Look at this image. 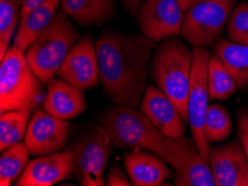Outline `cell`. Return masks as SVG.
<instances>
[{
    "label": "cell",
    "instance_id": "obj_1",
    "mask_svg": "<svg viewBox=\"0 0 248 186\" xmlns=\"http://www.w3.org/2000/svg\"><path fill=\"white\" fill-rule=\"evenodd\" d=\"M155 41L141 34L104 30L96 39L99 78L105 97L116 105L138 107L147 89Z\"/></svg>",
    "mask_w": 248,
    "mask_h": 186
},
{
    "label": "cell",
    "instance_id": "obj_2",
    "mask_svg": "<svg viewBox=\"0 0 248 186\" xmlns=\"http://www.w3.org/2000/svg\"><path fill=\"white\" fill-rule=\"evenodd\" d=\"M193 51L177 36L160 41L150 60V77L170 97L185 121H188V94Z\"/></svg>",
    "mask_w": 248,
    "mask_h": 186
},
{
    "label": "cell",
    "instance_id": "obj_3",
    "mask_svg": "<svg viewBox=\"0 0 248 186\" xmlns=\"http://www.w3.org/2000/svg\"><path fill=\"white\" fill-rule=\"evenodd\" d=\"M100 124L118 150H147L161 157L169 140L141 111L130 106H110L101 115Z\"/></svg>",
    "mask_w": 248,
    "mask_h": 186
},
{
    "label": "cell",
    "instance_id": "obj_4",
    "mask_svg": "<svg viewBox=\"0 0 248 186\" xmlns=\"http://www.w3.org/2000/svg\"><path fill=\"white\" fill-rule=\"evenodd\" d=\"M80 33L65 11L56 13L49 27L26 51L28 63L41 84H49L62 67Z\"/></svg>",
    "mask_w": 248,
    "mask_h": 186
},
{
    "label": "cell",
    "instance_id": "obj_5",
    "mask_svg": "<svg viewBox=\"0 0 248 186\" xmlns=\"http://www.w3.org/2000/svg\"><path fill=\"white\" fill-rule=\"evenodd\" d=\"M41 85L26 52L11 46L0 65V112L31 113L38 102Z\"/></svg>",
    "mask_w": 248,
    "mask_h": 186
},
{
    "label": "cell",
    "instance_id": "obj_6",
    "mask_svg": "<svg viewBox=\"0 0 248 186\" xmlns=\"http://www.w3.org/2000/svg\"><path fill=\"white\" fill-rule=\"evenodd\" d=\"M70 147L74 151L75 180L82 186H104V173L112 152V143L103 125L85 128Z\"/></svg>",
    "mask_w": 248,
    "mask_h": 186
},
{
    "label": "cell",
    "instance_id": "obj_7",
    "mask_svg": "<svg viewBox=\"0 0 248 186\" xmlns=\"http://www.w3.org/2000/svg\"><path fill=\"white\" fill-rule=\"evenodd\" d=\"M237 0H204L184 15L180 35L193 47H206L218 39Z\"/></svg>",
    "mask_w": 248,
    "mask_h": 186
},
{
    "label": "cell",
    "instance_id": "obj_8",
    "mask_svg": "<svg viewBox=\"0 0 248 186\" xmlns=\"http://www.w3.org/2000/svg\"><path fill=\"white\" fill-rule=\"evenodd\" d=\"M210 52L206 47H194L188 94V121L199 154L209 164L210 144L205 137V118L208 109L207 71Z\"/></svg>",
    "mask_w": 248,
    "mask_h": 186
},
{
    "label": "cell",
    "instance_id": "obj_9",
    "mask_svg": "<svg viewBox=\"0 0 248 186\" xmlns=\"http://www.w3.org/2000/svg\"><path fill=\"white\" fill-rule=\"evenodd\" d=\"M184 10L178 0H145L137 15L141 35L155 43L182 33Z\"/></svg>",
    "mask_w": 248,
    "mask_h": 186
},
{
    "label": "cell",
    "instance_id": "obj_10",
    "mask_svg": "<svg viewBox=\"0 0 248 186\" xmlns=\"http://www.w3.org/2000/svg\"><path fill=\"white\" fill-rule=\"evenodd\" d=\"M69 135L70 124L66 119L37 109L29 120L24 142L30 155L38 157L65 150Z\"/></svg>",
    "mask_w": 248,
    "mask_h": 186
},
{
    "label": "cell",
    "instance_id": "obj_11",
    "mask_svg": "<svg viewBox=\"0 0 248 186\" xmlns=\"http://www.w3.org/2000/svg\"><path fill=\"white\" fill-rule=\"evenodd\" d=\"M57 76L81 90L99 84V66L97 51L92 35L82 36L63 60Z\"/></svg>",
    "mask_w": 248,
    "mask_h": 186
},
{
    "label": "cell",
    "instance_id": "obj_12",
    "mask_svg": "<svg viewBox=\"0 0 248 186\" xmlns=\"http://www.w3.org/2000/svg\"><path fill=\"white\" fill-rule=\"evenodd\" d=\"M209 166L216 186H248V158L239 139L210 147Z\"/></svg>",
    "mask_w": 248,
    "mask_h": 186
},
{
    "label": "cell",
    "instance_id": "obj_13",
    "mask_svg": "<svg viewBox=\"0 0 248 186\" xmlns=\"http://www.w3.org/2000/svg\"><path fill=\"white\" fill-rule=\"evenodd\" d=\"M74 151L71 147L57 153L38 156L28 163L16 181L17 186H52L73 177Z\"/></svg>",
    "mask_w": 248,
    "mask_h": 186
},
{
    "label": "cell",
    "instance_id": "obj_14",
    "mask_svg": "<svg viewBox=\"0 0 248 186\" xmlns=\"http://www.w3.org/2000/svg\"><path fill=\"white\" fill-rule=\"evenodd\" d=\"M140 111L164 135L172 138L185 137V120L182 114L170 97L157 86H147L140 104Z\"/></svg>",
    "mask_w": 248,
    "mask_h": 186
},
{
    "label": "cell",
    "instance_id": "obj_15",
    "mask_svg": "<svg viewBox=\"0 0 248 186\" xmlns=\"http://www.w3.org/2000/svg\"><path fill=\"white\" fill-rule=\"evenodd\" d=\"M124 166L134 186H159L172 177L167 163L150 151L127 152L124 155Z\"/></svg>",
    "mask_w": 248,
    "mask_h": 186
},
{
    "label": "cell",
    "instance_id": "obj_16",
    "mask_svg": "<svg viewBox=\"0 0 248 186\" xmlns=\"http://www.w3.org/2000/svg\"><path fill=\"white\" fill-rule=\"evenodd\" d=\"M43 107L50 115L62 119H71L81 115L88 108L82 90L62 78L51 79Z\"/></svg>",
    "mask_w": 248,
    "mask_h": 186
},
{
    "label": "cell",
    "instance_id": "obj_17",
    "mask_svg": "<svg viewBox=\"0 0 248 186\" xmlns=\"http://www.w3.org/2000/svg\"><path fill=\"white\" fill-rule=\"evenodd\" d=\"M60 3L62 0H48L21 17L13 46L24 52L27 51L41 34L49 27Z\"/></svg>",
    "mask_w": 248,
    "mask_h": 186
},
{
    "label": "cell",
    "instance_id": "obj_18",
    "mask_svg": "<svg viewBox=\"0 0 248 186\" xmlns=\"http://www.w3.org/2000/svg\"><path fill=\"white\" fill-rule=\"evenodd\" d=\"M62 11L84 27L101 26L117 14L114 0H62Z\"/></svg>",
    "mask_w": 248,
    "mask_h": 186
},
{
    "label": "cell",
    "instance_id": "obj_19",
    "mask_svg": "<svg viewBox=\"0 0 248 186\" xmlns=\"http://www.w3.org/2000/svg\"><path fill=\"white\" fill-rule=\"evenodd\" d=\"M213 51L223 62L237 88L240 90L248 88V45L220 38L214 44Z\"/></svg>",
    "mask_w": 248,
    "mask_h": 186
},
{
    "label": "cell",
    "instance_id": "obj_20",
    "mask_svg": "<svg viewBox=\"0 0 248 186\" xmlns=\"http://www.w3.org/2000/svg\"><path fill=\"white\" fill-rule=\"evenodd\" d=\"M29 154L25 142L13 144L2 151L0 157V185L9 186L20 177L29 163Z\"/></svg>",
    "mask_w": 248,
    "mask_h": 186
},
{
    "label": "cell",
    "instance_id": "obj_21",
    "mask_svg": "<svg viewBox=\"0 0 248 186\" xmlns=\"http://www.w3.org/2000/svg\"><path fill=\"white\" fill-rule=\"evenodd\" d=\"M207 83L209 98L213 101H226L237 90L235 81L215 54L210 55L208 62Z\"/></svg>",
    "mask_w": 248,
    "mask_h": 186
},
{
    "label": "cell",
    "instance_id": "obj_22",
    "mask_svg": "<svg viewBox=\"0 0 248 186\" xmlns=\"http://www.w3.org/2000/svg\"><path fill=\"white\" fill-rule=\"evenodd\" d=\"M26 111H10L0 115V151H5L13 144L21 142L31 117Z\"/></svg>",
    "mask_w": 248,
    "mask_h": 186
},
{
    "label": "cell",
    "instance_id": "obj_23",
    "mask_svg": "<svg viewBox=\"0 0 248 186\" xmlns=\"http://www.w3.org/2000/svg\"><path fill=\"white\" fill-rule=\"evenodd\" d=\"M205 137L209 144L226 140L232 132L231 115L223 105L213 104L208 106L205 118Z\"/></svg>",
    "mask_w": 248,
    "mask_h": 186
},
{
    "label": "cell",
    "instance_id": "obj_24",
    "mask_svg": "<svg viewBox=\"0 0 248 186\" xmlns=\"http://www.w3.org/2000/svg\"><path fill=\"white\" fill-rule=\"evenodd\" d=\"M21 19V0H0V58L10 48V41Z\"/></svg>",
    "mask_w": 248,
    "mask_h": 186
},
{
    "label": "cell",
    "instance_id": "obj_25",
    "mask_svg": "<svg viewBox=\"0 0 248 186\" xmlns=\"http://www.w3.org/2000/svg\"><path fill=\"white\" fill-rule=\"evenodd\" d=\"M229 40L248 45V2L240 1L229 17L226 26Z\"/></svg>",
    "mask_w": 248,
    "mask_h": 186
},
{
    "label": "cell",
    "instance_id": "obj_26",
    "mask_svg": "<svg viewBox=\"0 0 248 186\" xmlns=\"http://www.w3.org/2000/svg\"><path fill=\"white\" fill-rule=\"evenodd\" d=\"M105 185L107 186H130L133 185L129 180V177L126 175L123 169L115 163L112 164L106 174V180Z\"/></svg>",
    "mask_w": 248,
    "mask_h": 186
},
{
    "label": "cell",
    "instance_id": "obj_27",
    "mask_svg": "<svg viewBox=\"0 0 248 186\" xmlns=\"http://www.w3.org/2000/svg\"><path fill=\"white\" fill-rule=\"evenodd\" d=\"M237 136L248 158V107H242L237 112Z\"/></svg>",
    "mask_w": 248,
    "mask_h": 186
},
{
    "label": "cell",
    "instance_id": "obj_28",
    "mask_svg": "<svg viewBox=\"0 0 248 186\" xmlns=\"http://www.w3.org/2000/svg\"><path fill=\"white\" fill-rule=\"evenodd\" d=\"M46 1L48 0H21V17H24L25 15H27Z\"/></svg>",
    "mask_w": 248,
    "mask_h": 186
},
{
    "label": "cell",
    "instance_id": "obj_29",
    "mask_svg": "<svg viewBox=\"0 0 248 186\" xmlns=\"http://www.w3.org/2000/svg\"><path fill=\"white\" fill-rule=\"evenodd\" d=\"M122 2L131 16L137 17L139 9L142 5V0H122Z\"/></svg>",
    "mask_w": 248,
    "mask_h": 186
},
{
    "label": "cell",
    "instance_id": "obj_30",
    "mask_svg": "<svg viewBox=\"0 0 248 186\" xmlns=\"http://www.w3.org/2000/svg\"><path fill=\"white\" fill-rule=\"evenodd\" d=\"M204 1V0H178L179 5L182 6V8L184 11H187L188 9H190L191 7H194L197 3Z\"/></svg>",
    "mask_w": 248,
    "mask_h": 186
}]
</instances>
